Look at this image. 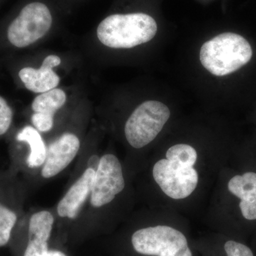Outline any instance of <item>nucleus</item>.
I'll return each mask as SVG.
<instances>
[{
  "label": "nucleus",
  "instance_id": "1",
  "mask_svg": "<svg viewBox=\"0 0 256 256\" xmlns=\"http://www.w3.org/2000/svg\"><path fill=\"white\" fill-rule=\"evenodd\" d=\"M230 160L207 159L188 143L169 146L149 164L150 181L162 200L159 207L174 210L198 201Z\"/></svg>",
  "mask_w": 256,
  "mask_h": 256
},
{
  "label": "nucleus",
  "instance_id": "2",
  "mask_svg": "<svg viewBox=\"0 0 256 256\" xmlns=\"http://www.w3.org/2000/svg\"><path fill=\"white\" fill-rule=\"evenodd\" d=\"M208 218L222 234L246 240L256 233V165L233 156L217 176Z\"/></svg>",
  "mask_w": 256,
  "mask_h": 256
},
{
  "label": "nucleus",
  "instance_id": "3",
  "mask_svg": "<svg viewBox=\"0 0 256 256\" xmlns=\"http://www.w3.org/2000/svg\"><path fill=\"white\" fill-rule=\"evenodd\" d=\"M158 213L134 230L130 244L141 256H194L190 240L172 210L158 207Z\"/></svg>",
  "mask_w": 256,
  "mask_h": 256
},
{
  "label": "nucleus",
  "instance_id": "4",
  "mask_svg": "<svg viewBox=\"0 0 256 256\" xmlns=\"http://www.w3.org/2000/svg\"><path fill=\"white\" fill-rule=\"evenodd\" d=\"M158 32L156 20L144 13L116 14L104 18L97 28L102 44L114 48H130L151 41Z\"/></svg>",
  "mask_w": 256,
  "mask_h": 256
},
{
  "label": "nucleus",
  "instance_id": "5",
  "mask_svg": "<svg viewBox=\"0 0 256 256\" xmlns=\"http://www.w3.org/2000/svg\"><path fill=\"white\" fill-rule=\"evenodd\" d=\"M252 56V46L244 37L235 33H224L205 42L200 57L202 65L210 74L224 76L248 63Z\"/></svg>",
  "mask_w": 256,
  "mask_h": 256
},
{
  "label": "nucleus",
  "instance_id": "6",
  "mask_svg": "<svg viewBox=\"0 0 256 256\" xmlns=\"http://www.w3.org/2000/svg\"><path fill=\"white\" fill-rule=\"evenodd\" d=\"M127 178L124 164L112 153L98 158L96 166V178L88 200L92 210L101 212L114 206L124 196Z\"/></svg>",
  "mask_w": 256,
  "mask_h": 256
},
{
  "label": "nucleus",
  "instance_id": "7",
  "mask_svg": "<svg viewBox=\"0 0 256 256\" xmlns=\"http://www.w3.org/2000/svg\"><path fill=\"white\" fill-rule=\"evenodd\" d=\"M170 116L169 108L160 101L142 102L124 124V137L128 144L136 150L146 148L159 136Z\"/></svg>",
  "mask_w": 256,
  "mask_h": 256
},
{
  "label": "nucleus",
  "instance_id": "8",
  "mask_svg": "<svg viewBox=\"0 0 256 256\" xmlns=\"http://www.w3.org/2000/svg\"><path fill=\"white\" fill-rule=\"evenodd\" d=\"M52 24V16L46 4L42 2L25 5L8 28L10 43L24 48L46 34Z\"/></svg>",
  "mask_w": 256,
  "mask_h": 256
},
{
  "label": "nucleus",
  "instance_id": "9",
  "mask_svg": "<svg viewBox=\"0 0 256 256\" xmlns=\"http://www.w3.org/2000/svg\"><path fill=\"white\" fill-rule=\"evenodd\" d=\"M96 178V166H87L69 186L58 202L56 214L58 218L75 220L88 203Z\"/></svg>",
  "mask_w": 256,
  "mask_h": 256
},
{
  "label": "nucleus",
  "instance_id": "10",
  "mask_svg": "<svg viewBox=\"0 0 256 256\" xmlns=\"http://www.w3.org/2000/svg\"><path fill=\"white\" fill-rule=\"evenodd\" d=\"M80 149V139L73 132H64L47 146L46 160L41 168L45 180L55 178L73 162Z\"/></svg>",
  "mask_w": 256,
  "mask_h": 256
},
{
  "label": "nucleus",
  "instance_id": "11",
  "mask_svg": "<svg viewBox=\"0 0 256 256\" xmlns=\"http://www.w3.org/2000/svg\"><path fill=\"white\" fill-rule=\"evenodd\" d=\"M55 214L40 210L32 214L28 220V242L24 256H44L48 250V242L54 226Z\"/></svg>",
  "mask_w": 256,
  "mask_h": 256
},
{
  "label": "nucleus",
  "instance_id": "12",
  "mask_svg": "<svg viewBox=\"0 0 256 256\" xmlns=\"http://www.w3.org/2000/svg\"><path fill=\"white\" fill-rule=\"evenodd\" d=\"M66 101V92L60 88L43 92L35 98L32 105L34 111L32 122L34 127L40 132L50 131L54 124L56 112L63 107Z\"/></svg>",
  "mask_w": 256,
  "mask_h": 256
},
{
  "label": "nucleus",
  "instance_id": "13",
  "mask_svg": "<svg viewBox=\"0 0 256 256\" xmlns=\"http://www.w3.org/2000/svg\"><path fill=\"white\" fill-rule=\"evenodd\" d=\"M60 62L62 60L58 56H48L44 60L41 68H24L18 73V76L28 90L43 94L56 88L60 84V76L53 68L60 65Z\"/></svg>",
  "mask_w": 256,
  "mask_h": 256
},
{
  "label": "nucleus",
  "instance_id": "14",
  "mask_svg": "<svg viewBox=\"0 0 256 256\" xmlns=\"http://www.w3.org/2000/svg\"><path fill=\"white\" fill-rule=\"evenodd\" d=\"M18 142L28 143L30 153L26 158L28 168L36 170L42 168L46 158L47 146L41 134L33 126H26L16 136Z\"/></svg>",
  "mask_w": 256,
  "mask_h": 256
},
{
  "label": "nucleus",
  "instance_id": "15",
  "mask_svg": "<svg viewBox=\"0 0 256 256\" xmlns=\"http://www.w3.org/2000/svg\"><path fill=\"white\" fill-rule=\"evenodd\" d=\"M218 256H256L255 250L244 239L220 234Z\"/></svg>",
  "mask_w": 256,
  "mask_h": 256
},
{
  "label": "nucleus",
  "instance_id": "16",
  "mask_svg": "<svg viewBox=\"0 0 256 256\" xmlns=\"http://www.w3.org/2000/svg\"><path fill=\"white\" fill-rule=\"evenodd\" d=\"M18 218L16 212L0 202V247L9 242Z\"/></svg>",
  "mask_w": 256,
  "mask_h": 256
},
{
  "label": "nucleus",
  "instance_id": "17",
  "mask_svg": "<svg viewBox=\"0 0 256 256\" xmlns=\"http://www.w3.org/2000/svg\"><path fill=\"white\" fill-rule=\"evenodd\" d=\"M13 112L4 98L0 96V136H3L10 129L12 122Z\"/></svg>",
  "mask_w": 256,
  "mask_h": 256
},
{
  "label": "nucleus",
  "instance_id": "18",
  "mask_svg": "<svg viewBox=\"0 0 256 256\" xmlns=\"http://www.w3.org/2000/svg\"><path fill=\"white\" fill-rule=\"evenodd\" d=\"M240 156H244L246 159L250 160L252 162L256 165V150L246 152L242 153Z\"/></svg>",
  "mask_w": 256,
  "mask_h": 256
},
{
  "label": "nucleus",
  "instance_id": "19",
  "mask_svg": "<svg viewBox=\"0 0 256 256\" xmlns=\"http://www.w3.org/2000/svg\"><path fill=\"white\" fill-rule=\"evenodd\" d=\"M44 256H67L63 252L54 249H50Z\"/></svg>",
  "mask_w": 256,
  "mask_h": 256
},
{
  "label": "nucleus",
  "instance_id": "20",
  "mask_svg": "<svg viewBox=\"0 0 256 256\" xmlns=\"http://www.w3.org/2000/svg\"><path fill=\"white\" fill-rule=\"evenodd\" d=\"M255 236H256V233L255 234Z\"/></svg>",
  "mask_w": 256,
  "mask_h": 256
}]
</instances>
